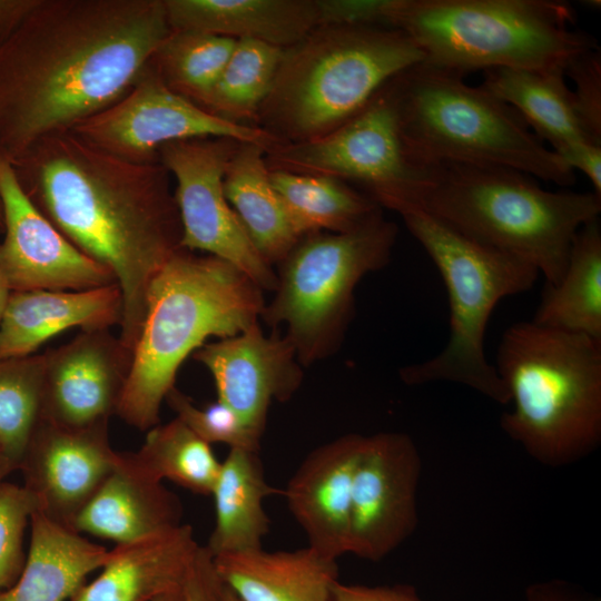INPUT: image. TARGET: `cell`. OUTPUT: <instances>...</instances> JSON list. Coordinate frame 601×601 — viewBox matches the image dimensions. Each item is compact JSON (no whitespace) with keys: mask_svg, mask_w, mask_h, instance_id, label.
<instances>
[{"mask_svg":"<svg viewBox=\"0 0 601 601\" xmlns=\"http://www.w3.org/2000/svg\"><path fill=\"white\" fill-rule=\"evenodd\" d=\"M170 30L164 0H39L0 47V151L115 104Z\"/></svg>","mask_w":601,"mask_h":601,"instance_id":"cell-1","label":"cell"},{"mask_svg":"<svg viewBox=\"0 0 601 601\" xmlns=\"http://www.w3.org/2000/svg\"><path fill=\"white\" fill-rule=\"evenodd\" d=\"M10 162L38 210L114 274L124 299L118 336L132 353L148 287L183 248L170 174L160 162L119 159L69 130L40 139Z\"/></svg>","mask_w":601,"mask_h":601,"instance_id":"cell-2","label":"cell"},{"mask_svg":"<svg viewBox=\"0 0 601 601\" xmlns=\"http://www.w3.org/2000/svg\"><path fill=\"white\" fill-rule=\"evenodd\" d=\"M263 293L228 262L177 250L148 287L142 326L116 415L140 431L159 424L161 404L185 359L211 336L231 337L259 323Z\"/></svg>","mask_w":601,"mask_h":601,"instance_id":"cell-3","label":"cell"},{"mask_svg":"<svg viewBox=\"0 0 601 601\" xmlns=\"http://www.w3.org/2000/svg\"><path fill=\"white\" fill-rule=\"evenodd\" d=\"M402 205L532 265L545 284L561 279L575 234L601 213L593 191H550L522 171L469 162L427 167L423 187Z\"/></svg>","mask_w":601,"mask_h":601,"instance_id":"cell-4","label":"cell"},{"mask_svg":"<svg viewBox=\"0 0 601 601\" xmlns=\"http://www.w3.org/2000/svg\"><path fill=\"white\" fill-rule=\"evenodd\" d=\"M511 411L500 425L539 463L578 462L601 443V341L541 326H509L495 363Z\"/></svg>","mask_w":601,"mask_h":601,"instance_id":"cell-5","label":"cell"},{"mask_svg":"<svg viewBox=\"0 0 601 601\" xmlns=\"http://www.w3.org/2000/svg\"><path fill=\"white\" fill-rule=\"evenodd\" d=\"M423 60L418 47L393 28L318 26L284 49L256 127L277 145L319 138Z\"/></svg>","mask_w":601,"mask_h":601,"instance_id":"cell-6","label":"cell"},{"mask_svg":"<svg viewBox=\"0 0 601 601\" xmlns=\"http://www.w3.org/2000/svg\"><path fill=\"white\" fill-rule=\"evenodd\" d=\"M575 20L556 0H393L387 26L418 47L423 62L465 77L495 68L564 71L599 48Z\"/></svg>","mask_w":601,"mask_h":601,"instance_id":"cell-7","label":"cell"},{"mask_svg":"<svg viewBox=\"0 0 601 601\" xmlns=\"http://www.w3.org/2000/svg\"><path fill=\"white\" fill-rule=\"evenodd\" d=\"M464 78L421 62L392 80L403 141L416 165L485 164L561 187L574 184L575 171L514 108Z\"/></svg>","mask_w":601,"mask_h":601,"instance_id":"cell-8","label":"cell"},{"mask_svg":"<svg viewBox=\"0 0 601 601\" xmlns=\"http://www.w3.org/2000/svg\"><path fill=\"white\" fill-rule=\"evenodd\" d=\"M396 211L442 276L450 304V337L434 357L403 367L407 385L451 382L465 385L499 403L509 392L484 351L485 329L495 306L505 297L530 290L539 272L428 215L402 205Z\"/></svg>","mask_w":601,"mask_h":601,"instance_id":"cell-9","label":"cell"},{"mask_svg":"<svg viewBox=\"0 0 601 601\" xmlns=\"http://www.w3.org/2000/svg\"><path fill=\"white\" fill-rule=\"evenodd\" d=\"M396 236L382 209L349 231L304 236L276 266L260 319L274 329L285 326L304 367L339 349L354 318L356 286L390 263Z\"/></svg>","mask_w":601,"mask_h":601,"instance_id":"cell-10","label":"cell"},{"mask_svg":"<svg viewBox=\"0 0 601 601\" xmlns=\"http://www.w3.org/2000/svg\"><path fill=\"white\" fill-rule=\"evenodd\" d=\"M392 80L335 130L269 149L265 155L268 169L353 181L391 210L411 201L423 187L427 168L416 165L407 154Z\"/></svg>","mask_w":601,"mask_h":601,"instance_id":"cell-11","label":"cell"},{"mask_svg":"<svg viewBox=\"0 0 601 601\" xmlns=\"http://www.w3.org/2000/svg\"><path fill=\"white\" fill-rule=\"evenodd\" d=\"M69 131L90 146L135 164L159 162L166 144L201 137H226L266 149L277 141L258 127L219 118L174 92L149 62L115 104Z\"/></svg>","mask_w":601,"mask_h":601,"instance_id":"cell-12","label":"cell"},{"mask_svg":"<svg viewBox=\"0 0 601 601\" xmlns=\"http://www.w3.org/2000/svg\"><path fill=\"white\" fill-rule=\"evenodd\" d=\"M240 142L226 137L173 141L159 162L174 176L181 247L230 263L263 292H274L276 272L257 252L224 191L226 167Z\"/></svg>","mask_w":601,"mask_h":601,"instance_id":"cell-13","label":"cell"},{"mask_svg":"<svg viewBox=\"0 0 601 601\" xmlns=\"http://www.w3.org/2000/svg\"><path fill=\"white\" fill-rule=\"evenodd\" d=\"M421 472V454L410 435H365L353 483L349 553L377 562L412 535Z\"/></svg>","mask_w":601,"mask_h":601,"instance_id":"cell-14","label":"cell"},{"mask_svg":"<svg viewBox=\"0 0 601 601\" xmlns=\"http://www.w3.org/2000/svg\"><path fill=\"white\" fill-rule=\"evenodd\" d=\"M3 240L0 264L11 292L85 290L117 284L110 269L73 246L31 203L0 151Z\"/></svg>","mask_w":601,"mask_h":601,"instance_id":"cell-15","label":"cell"},{"mask_svg":"<svg viewBox=\"0 0 601 601\" xmlns=\"http://www.w3.org/2000/svg\"><path fill=\"white\" fill-rule=\"evenodd\" d=\"M118 457L108 423L66 427L40 418L18 470L36 511L73 530L78 514L112 473Z\"/></svg>","mask_w":601,"mask_h":601,"instance_id":"cell-16","label":"cell"},{"mask_svg":"<svg viewBox=\"0 0 601 601\" xmlns=\"http://www.w3.org/2000/svg\"><path fill=\"white\" fill-rule=\"evenodd\" d=\"M45 355L40 418L66 427L109 423L132 361L119 336L110 328L81 331Z\"/></svg>","mask_w":601,"mask_h":601,"instance_id":"cell-17","label":"cell"},{"mask_svg":"<svg viewBox=\"0 0 601 601\" xmlns=\"http://www.w3.org/2000/svg\"><path fill=\"white\" fill-rule=\"evenodd\" d=\"M193 357L211 374L218 400L259 440L272 403L289 401L304 378V366L289 339L277 332L265 335L259 323L204 344Z\"/></svg>","mask_w":601,"mask_h":601,"instance_id":"cell-18","label":"cell"},{"mask_svg":"<svg viewBox=\"0 0 601 601\" xmlns=\"http://www.w3.org/2000/svg\"><path fill=\"white\" fill-rule=\"evenodd\" d=\"M364 437L348 433L317 446L283 491L307 545L331 559L349 553L353 483Z\"/></svg>","mask_w":601,"mask_h":601,"instance_id":"cell-19","label":"cell"},{"mask_svg":"<svg viewBox=\"0 0 601 601\" xmlns=\"http://www.w3.org/2000/svg\"><path fill=\"white\" fill-rule=\"evenodd\" d=\"M124 312L118 284L85 290L11 292L0 319V359L36 354L63 331L110 328Z\"/></svg>","mask_w":601,"mask_h":601,"instance_id":"cell-20","label":"cell"},{"mask_svg":"<svg viewBox=\"0 0 601 601\" xmlns=\"http://www.w3.org/2000/svg\"><path fill=\"white\" fill-rule=\"evenodd\" d=\"M199 546L188 524L116 544L101 573L71 601H154L184 587Z\"/></svg>","mask_w":601,"mask_h":601,"instance_id":"cell-21","label":"cell"},{"mask_svg":"<svg viewBox=\"0 0 601 601\" xmlns=\"http://www.w3.org/2000/svg\"><path fill=\"white\" fill-rule=\"evenodd\" d=\"M213 562L218 579L238 601H331L339 581L337 560L308 545L224 553Z\"/></svg>","mask_w":601,"mask_h":601,"instance_id":"cell-22","label":"cell"},{"mask_svg":"<svg viewBox=\"0 0 601 601\" xmlns=\"http://www.w3.org/2000/svg\"><path fill=\"white\" fill-rule=\"evenodd\" d=\"M171 30L257 40L283 49L319 26L316 0H164Z\"/></svg>","mask_w":601,"mask_h":601,"instance_id":"cell-23","label":"cell"},{"mask_svg":"<svg viewBox=\"0 0 601 601\" xmlns=\"http://www.w3.org/2000/svg\"><path fill=\"white\" fill-rule=\"evenodd\" d=\"M181 518L178 496L129 467L119 452L117 466L80 511L73 530L121 544L170 531Z\"/></svg>","mask_w":601,"mask_h":601,"instance_id":"cell-24","label":"cell"},{"mask_svg":"<svg viewBox=\"0 0 601 601\" xmlns=\"http://www.w3.org/2000/svg\"><path fill=\"white\" fill-rule=\"evenodd\" d=\"M26 564L17 582L0 592V601H67L92 571L101 569L110 550L92 543L35 511Z\"/></svg>","mask_w":601,"mask_h":601,"instance_id":"cell-25","label":"cell"},{"mask_svg":"<svg viewBox=\"0 0 601 601\" xmlns=\"http://www.w3.org/2000/svg\"><path fill=\"white\" fill-rule=\"evenodd\" d=\"M266 149L240 142L224 176L225 196L260 256L277 266L306 235L272 184Z\"/></svg>","mask_w":601,"mask_h":601,"instance_id":"cell-26","label":"cell"},{"mask_svg":"<svg viewBox=\"0 0 601 601\" xmlns=\"http://www.w3.org/2000/svg\"><path fill=\"white\" fill-rule=\"evenodd\" d=\"M483 72L480 86L514 108L562 160L585 144L601 145L582 126L563 70L495 68Z\"/></svg>","mask_w":601,"mask_h":601,"instance_id":"cell-27","label":"cell"},{"mask_svg":"<svg viewBox=\"0 0 601 601\" xmlns=\"http://www.w3.org/2000/svg\"><path fill=\"white\" fill-rule=\"evenodd\" d=\"M259 452L230 449L211 491L215 526L205 545L215 556L262 548L269 532L264 500L278 493L265 477Z\"/></svg>","mask_w":601,"mask_h":601,"instance_id":"cell-28","label":"cell"},{"mask_svg":"<svg viewBox=\"0 0 601 601\" xmlns=\"http://www.w3.org/2000/svg\"><path fill=\"white\" fill-rule=\"evenodd\" d=\"M532 322L601 341V226L595 218L575 234L565 272L545 284Z\"/></svg>","mask_w":601,"mask_h":601,"instance_id":"cell-29","label":"cell"},{"mask_svg":"<svg viewBox=\"0 0 601 601\" xmlns=\"http://www.w3.org/2000/svg\"><path fill=\"white\" fill-rule=\"evenodd\" d=\"M273 186L304 235L349 231L383 208L364 191L327 176L269 170Z\"/></svg>","mask_w":601,"mask_h":601,"instance_id":"cell-30","label":"cell"},{"mask_svg":"<svg viewBox=\"0 0 601 601\" xmlns=\"http://www.w3.org/2000/svg\"><path fill=\"white\" fill-rule=\"evenodd\" d=\"M121 456L129 467L151 481L166 479L203 495L211 494L221 463L210 444L177 417L148 430L141 447L121 452Z\"/></svg>","mask_w":601,"mask_h":601,"instance_id":"cell-31","label":"cell"},{"mask_svg":"<svg viewBox=\"0 0 601 601\" xmlns=\"http://www.w3.org/2000/svg\"><path fill=\"white\" fill-rule=\"evenodd\" d=\"M284 49L257 40H236L204 109L234 124L256 127L259 108L275 80Z\"/></svg>","mask_w":601,"mask_h":601,"instance_id":"cell-32","label":"cell"},{"mask_svg":"<svg viewBox=\"0 0 601 601\" xmlns=\"http://www.w3.org/2000/svg\"><path fill=\"white\" fill-rule=\"evenodd\" d=\"M236 40L193 30H170L150 58L174 92L204 109Z\"/></svg>","mask_w":601,"mask_h":601,"instance_id":"cell-33","label":"cell"},{"mask_svg":"<svg viewBox=\"0 0 601 601\" xmlns=\"http://www.w3.org/2000/svg\"><path fill=\"white\" fill-rule=\"evenodd\" d=\"M46 355L0 359V447L14 470L41 416Z\"/></svg>","mask_w":601,"mask_h":601,"instance_id":"cell-34","label":"cell"},{"mask_svg":"<svg viewBox=\"0 0 601 601\" xmlns=\"http://www.w3.org/2000/svg\"><path fill=\"white\" fill-rule=\"evenodd\" d=\"M165 401L176 417L206 443H223L230 449L259 452L260 440L248 430L234 410L218 398L198 407L175 386Z\"/></svg>","mask_w":601,"mask_h":601,"instance_id":"cell-35","label":"cell"},{"mask_svg":"<svg viewBox=\"0 0 601 601\" xmlns=\"http://www.w3.org/2000/svg\"><path fill=\"white\" fill-rule=\"evenodd\" d=\"M36 510L23 485L4 481L0 484V592L11 588L22 573L27 559L24 530Z\"/></svg>","mask_w":601,"mask_h":601,"instance_id":"cell-36","label":"cell"},{"mask_svg":"<svg viewBox=\"0 0 601 601\" xmlns=\"http://www.w3.org/2000/svg\"><path fill=\"white\" fill-rule=\"evenodd\" d=\"M564 75L574 82L573 102L588 135L601 144V53L592 49L575 57Z\"/></svg>","mask_w":601,"mask_h":601,"instance_id":"cell-37","label":"cell"},{"mask_svg":"<svg viewBox=\"0 0 601 601\" xmlns=\"http://www.w3.org/2000/svg\"><path fill=\"white\" fill-rule=\"evenodd\" d=\"M393 0H316L319 26L387 27Z\"/></svg>","mask_w":601,"mask_h":601,"instance_id":"cell-38","label":"cell"},{"mask_svg":"<svg viewBox=\"0 0 601 601\" xmlns=\"http://www.w3.org/2000/svg\"><path fill=\"white\" fill-rule=\"evenodd\" d=\"M183 601H224L223 584L218 579L213 555L199 546L183 587Z\"/></svg>","mask_w":601,"mask_h":601,"instance_id":"cell-39","label":"cell"},{"mask_svg":"<svg viewBox=\"0 0 601 601\" xmlns=\"http://www.w3.org/2000/svg\"><path fill=\"white\" fill-rule=\"evenodd\" d=\"M331 601H425L410 584L364 585L338 581Z\"/></svg>","mask_w":601,"mask_h":601,"instance_id":"cell-40","label":"cell"},{"mask_svg":"<svg viewBox=\"0 0 601 601\" xmlns=\"http://www.w3.org/2000/svg\"><path fill=\"white\" fill-rule=\"evenodd\" d=\"M523 601H601L597 595L563 580L535 582L525 589Z\"/></svg>","mask_w":601,"mask_h":601,"instance_id":"cell-41","label":"cell"},{"mask_svg":"<svg viewBox=\"0 0 601 601\" xmlns=\"http://www.w3.org/2000/svg\"><path fill=\"white\" fill-rule=\"evenodd\" d=\"M39 0H0V47L11 37Z\"/></svg>","mask_w":601,"mask_h":601,"instance_id":"cell-42","label":"cell"},{"mask_svg":"<svg viewBox=\"0 0 601 601\" xmlns=\"http://www.w3.org/2000/svg\"><path fill=\"white\" fill-rule=\"evenodd\" d=\"M10 294L11 289L0 264V319L10 297Z\"/></svg>","mask_w":601,"mask_h":601,"instance_id":"cell-43","label":"cell"},{"mask_svg":"<svg viewBox=\"0 0 601 601\" xmlns=\"http://www.w3.org/2000/svg\"><path fill=\"white\" fill-rule=\"evenodd\" d=\"M14 467L6 456L4 452L0 447V484L4 481L6 476L11 472H14Z\"/></svg>","mask_w":601,"mask_h":601,"instance_id":"cell-44","label":"cell"},{"mask_svg":"<svg viewBox=\"0 0 601 601\" xmlns=\"http://www.w3.org/2000/svg\"><path fill=\"white\" fill-rule=\"evenodd\" d=\"M183 588L177 590V591H173V592H169L167 594H164L157 599H155L154 601H183Z\"/></svg>","mask_w":601,"mask_h":601,"instance_id":"cell-45","label":"cell"},{"mask_svg":"<svg viewBox=\"0 0 601 601\" xmlns=\"http://www.w3.org/2000/svg\"><path fill=\"white\" fill-rule=\"evenodd\" d=\"M223 599L224 601H238V599L234 595V593L224 585H223Z\"/></svg>","mask_w":601,"mask_h":601,"instance_id":"cell-46","label":"cell"},{"mask_svg":"<svg viewBox=\"0 0 601 601\" xmlns=\"http://www.w3.org/2000/svg\"><path fill=\"white\" fill-rule=\"evenodd\" d=\"M0 233H3V214H2L1 200H0Z\"/></svg>","mask_w":601,"mask_h":601,"instance_id":"cell-47","label":"cell"}]
</instances>
